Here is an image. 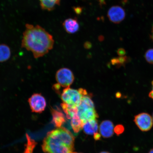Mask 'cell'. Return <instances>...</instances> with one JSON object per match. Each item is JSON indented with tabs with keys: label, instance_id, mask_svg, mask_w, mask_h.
<instances>
[{
	"label": "cell",
	"instance_id": "10",
	"mask_svg": "<svg viewBox=\"0 0 153 153\" xmlns=\"http://www.w3.org/2000/svg\"><path fill=\"white\" fill-rule=\"evenodd\" d=\"M52 123L57 128H60L66 122L65 116L61 111L51 108Z\"/></svg>",
	"mask_w": 153,
	"mask_h": 153
},
{
	"label": "cell",
	"instance_id": "12",
	"mask_svg": "<svg viewBox=\"0 0 153 153\" xmlns=\"http://www.w3.org/2000/svg\"><path fill=\"white\" fill-rule=\"evenodd\" d=\"M84 132L87 134L93 135L97 133L98 128V123L97 119L89 120L83 126Z\"/></svg>",
	"mask_w": 153,
	"mask_h": 153
},
{
	"label": "cell",
	"instance_id": "2",
	"mask_svg": "<svg viewBox=\"0 0 153 153\" xmlns=\"http://www.w3.org/2000/svg\"><path fill=\"white\" fill-rule=\"evenodd\" d=\"M74 137L69 131L60 127L49 132L43 141L45 153H74Z\"/></svg>",
	"mask_w": 153,
	"mask_h": 153
},
{
	"label": "cell",
	"instance_id": "23",
	"mask_svg": "<svg viewBox=\"0 0 153 153\" xmlns=\"http://www.w3.org/2000/svg\"><path fill=\"white\" fill-rule=\"evenodd\" d=\"M152 40H153V27L152 28Z\"/></svg>",
	"mask_w": 153,
	"mask_h": 153
},
{
	"label": "cell",
	"instance_id": "18",
	"mask_svg": "<svg viewBox=\"0 0 153 153\" xmlns=\"http://www.w3.org/2000/svg\"><path fill=\"white\" fill-rule=\"evenodd\" d=\"M114 130L117 134L119 135L123 132L124 128L122 125H118L116 126Z\"/></svg>",
	"mask_w": 153,
	"mask_h": 153
},
{
	"label": "cell",
	"instance_id": "20",
	"mask_svg": "<svg viewBox=\"0 0 153 153\" xmlns=\"http://www.w3.org/2000/svg\"><path fill=\"white\" fill-rule=\"evenodd\" d=\"M152 90L149 94V96L153 100V81L152 82Z\"/></svg>",
	"mask_w": 153,
	"mask_h": 153
},
{
	"label": "cell",
	"instance_id": "8",
	"mask_svg": "<svg viewBox=\"0 0 153 153\" xmlns=\"http://www.w3.org/2000/svg\"><path fill=\"white\" fill-rule=\"evenodd\" d=\"M108 16L111 22L114 24H119L125 18V11L122 7L114 6L109 9Z\"/></svg>",
	"mask_w": 153,
	"mask_h": 153
},
{
	"label": "cell",
	"instance_id": "9",
	"mask_svg": "<svg viewBox=\"0 0 153 153\" xmlns=\"http://www.w3.org/2000/svg\"><path fill=\"white\" fill-rule=\"evenodd\" d=\"M114 125L112 122L109 120L103 121L99 126L100 134L105 138H108L112 136L114 134Z\"/></svg>",
	"mask_w": 153,
	"mask_h": 153
},
{
	"label": "cell",
	"instance_id": "27",
	"mask_svg": "<svg viewBox=\"0 0 153 153\" xmlns=\"http://www.w3.org/2000/svg\"><path fill=\"white\" fill-rule=\"evenodd\" d=\"M74 153H75V152H74Z\"/></svg>",
	"mask_w": 153,
	"mask_h": 153
},
{
	"label": "cell",
	"instance_id": "11",
	"mask_svg": "<svg viewBox=\"0 0 153 153\" xmlns=\"http://www.w3.org/2000/svg\"><path fill=\"white\" fill-rule=\"evenodd\" d=\"M63 26L66 31L70 34L76 33L78 31L79 28V24L76 19H66L63 22Z\"/></svg>",
	"mask_w": 153,
	"mask_h": 153
},
{
	"label": "cell",
	"instance_id": "1",
	"mask_svg": "<svg viewBox=\"0 0 153 153\" xmlns=\"http://www.w3.org/2000/svg\"><path fill=\"white\" fill-rule=\"evenodd\" d=\"M23 34L22 47L31 52L34 58L43 57L53 48L54 39L52 35L38 25L26 24Z\"/></svg>",
	"mask_w": 153,
	"mask_h": 153
},
{
	"label": "cell",
	"instance_id": "25",
	"mask_svg": "<svg viewBox=\"0 0 153 153\" xmlns=\"http://www.w3.org/2000/svg\"><path fill=\"white\" fill-rule=\"evenodd\" d=\"M100 153H110L108 152H101Z\"/></svg>",
	"mask_w": 153,
	"mask_h": 153
},
{
	"label": "cell",
	"instance_id": "3",
	"mask_svg": "<svg viewBox=\"0 0 153 153\" xmlns=\"http://www.w3.org/2000/svg\"><path fill=\"white\" fill-rule=\"evenodd\" d=\"M77 110L78 116L83 125L89 120L97 119L98 117L93 101L88 95L83 97Z\"/></svg>",
	"mask_w": 153,
	"mask_h": 153
},
{
	"label": "cell",
	"instance_id": "6",
	"mask_svg": "<svg viewBox=\"0 0 153 153\" xmlns=\"http://www.w3.org/2000/svg\"><path fill=\"white\" fill-rule=\"evenodd\" d=\"M30 109L36 113H42L46 108L47 103L45 97L41 93H34L28 99Z\"/></svg>",
	"mask_w": 153,
	"mask_h": 153
},
{
	"label": "cell",
	"instance_id": "22",
	"mask_svg": "<svg viewBox=\"0 0 153 153\" xmlns=\"http://www.w3.org/2000/svg\"><path fill=\"white\" fill-rule=\"evenodd\" d=\"M105 1L106 0H99V2L101 5H104L105 4Z\"/></svg>",
	"mask_w": 153,
	"mask_h": 153
},
{
	"label": "cell",
	"instance_id": "15",
	"mask_svg": "<svg viewBox=\"0 0 153 153\" xmlns=\"http://www.w3.org/2000/svg\"><path fill=\"white\" fill-rule=\"evenodd\" d=\"M71 120V124L74 131L76 133L79 132L83 128V124L78 113L74 115Z\"/></svg>",
	"mask_w": 153,
	"mask_h": 153
},
{
	"label": "cell",
	"instance_id": "5",
	"mask_svg": "<svg viewBox=\"0 0 153 153\" xmlns=\"http://www.w3.org/2000/svg\"><path fill=\"white\" fill-rule=\"evenodd\" d=\"M55 78L57 84L65 88L70 87L74 79V76L71 71L66 68H61L57 71Z\"/></svg>",
	"mask_w": 153,
	"mask_h": 153
},
{
	"label": "cell",
	"instance_id": "26",
	"mask_svg": "<svg viewBox=\"0 0 153 153\" xmlns=\"http://www.w3.org/2000/svg\"><path fill=\"white\" fill-rule=\"evenodd\" d=\"M152 118L153 122V115H152Z\"/></svg>",
	"mask_w": 153,
	"mask_h": 153
},
{
	"label": "cell",
	"instance_id": "4",
	"mask_svg": "<svg viewBox=\"0 0 153 153\" xmlns=\"http://www.w3.org/2000/svg\"><path fill=\"white\" fill-rule=\"evenodd\" d=\"M87 91L83 88L75 89L70 87L65 88L61 94L62 103L72 108H77L81 102L82 98L87 95Z\"/></svg>",
	"mask_w": 153,
	"mask_h": 153
},
{
	"label": "cell",
	"instance_id": "7",
	"mask_svg": "<svg viewBox=\"0 0 153 153\" xmlns=\"http://www.w3.org/2000/svg\"><path fill=\"white\" fill-rule=\"evenodd\" d=\"M134 121L139 128L143 131H150L153 124L152 117L146 113H141L137 115Z\"/></svg>",
	"mask_w": 153,
	"mask_h": 153
},
{
	"label": "cell",
	"instance_id": "16",
	"mask_svg": "<svg viewBox=\"0 0 153 153\" xmlns=\"http://www.w3.org/2000/svg\"><path fill=\"white\" fill-rule=\"evenodd\" d=\"M26 137L27 143L26 145L23 153H33L34 149L37 144V143L33 139L30 138L27 134H26Z\"/></svg>",
	"mask_w": 153,
	"mask_h": 153
},
{
	"label": "cell",
	"instance_id": "19",
	"mask_svg": "<svg viewBox=\"0 0 153 153\" xmlns=\"http://www.w3.org/2000/svg\"><path fill=\"white\" fill-rule=\"evenodd\" d=\"M100 138V135L98 133H96L94 134V138L96 140H98Z\"/></svg>",
	"mask_w": 153,
	"mask_h": 153
},
{
	"label": "cell",
	"instance_id": "24",
	"mask_svg": "<svg viewBox=\"0 0 153 153\" xmlns=\"http://www.w3.org/2000/svg\"><path fill=\"white\" fill-rule=\"evenodd\" d=\"M149 153H153V148L151 149V150L150 151V152H149Z\"/></svg>",
	"mask_w": 153,
	"mask_h": 153
},
{
	"label": "cell",
	"instance_id": "13",
	"mask_svg": "<svg viewBox=\"0 0 153 153\" xmlns=\"http://www.w3.org/2000/svg\"><path fill=\"white\" fill-rule=\"evenodd\" d=\"M11 51L8 45L4 44H0V62L8 60L11 56Z\"/></svg>",
	"mask_w": 153,
	"mask_h": 153
},
{
	"label": "cell",
	"instance_id": "14",
	"mask_svg": "<svg viewBox=\"0 0 153 153\" xmlns=\"http://www.w3.org/2000/svg\"><path fill=\"white\" fill-rule=\"evenodd\" d=\"M41 8L45 10H53L57 5H60V0H40Z\"/></svg>",
	"mask_w": 153,
	"mask_h": 153
},
{
	"label": "cell",
	"instance_id": "17",
	"mask_svg": "<svg viewBox=\"0 0 153 153\" xmlns=\"http://www.w3.org/2000/svg\"><path fill=\"white\" fill-rule=\"evenodd\" d=\"M145 58L147 62L153 64V49L148 50L145 54Z\"/></svg>",
	"mask_w": 153,
	"mask_h": 153
},
{
	"label": "cell",
	"instance_id": "21",
	"mask_svg": "<svg viewBox=\"0 0 153 153\" xmlns=\"http://www.w3.org/2000/svg\"><path fill=\"white\" fill-rule=\"evenodd\" d=\"M74 9H75V11L77 14H79L81 12L82 9L80 8V7H76V8Z\"/></svg>",
	"mask_w": 153,
	"mask_h": 153
}]
</instances>
